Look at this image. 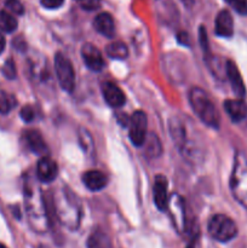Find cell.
Segmentation results:
<instances>
[{"label":"cell","instance_id":"6da1fadb","mask_svg":"<svg viewBox=\"0 0 247 248\" xmlns=\"http://www.w3.org/2000/svg\"><path fill=\"white\" fill-rule=\"evenodd\" d=\"M56 216L63 227L77 230L81 219V205L77 196L68 186L58 189L53 196Z\"/></svg>","mask_w":247,"mask_h":248},{"label":"cell","instance_id":"7a4b0ae2","mask_svg":"<svg viewBox=\"0 0 247 248\" xmlns=\"http://www.w3.org/2000/svg\"><path fill=\"white\" fill-rule=\"evenodd\" d=\"M24 201H26L27 216L31 227L39 234H44L48 230V216L45 200L38 186L26 183L24 186Z\"/></svg>","mask_w":247,"mask_h":248},{"label":"cell","instance_id":"3957f363","mask_svg":"<svg viewBox=\"0 0 247 248\" xmlns=\"http://www.w3.org/2000/svg\"><path fill=\"white\" fill-rule=\"evenodd\" d=\"M189 102L194 113L206 126L218 128L220 124V116L215 103L210 99L205 90L200 87H193L189 91Z\"/></svg>","mask_w":247,"mask_h":248},{"label":"cell","instance_id":"277c9868","mask_svg":"<svg viewBox=\"0 0 247 248\" xmlns=\"http://www.w3.org/2000/svg\"><path fill=\"white\" fill-rule=\"evenodd\" d=\"M230 190L235 200L247 208V159L244 154L237 153L230 177Z\"/></svg>","mask_w":247,"mask_h":248},{"label":"cell","instance_id":"5b68a950","mask_svg":"<svg viewBox=\"0 0 247 248\" xmlns=\"http://www.w3.org/2000/svg\"><path fill=\"white\" fill-rule=\"evenodd\" d=\"M208 234L219 242H229L237 235V227L234 220L225 215H215L207 225Z\"/></svg>","mask_w":247,"mask_h":248},{"label":"cell","instance_id":"8992f818","mask_svg":"<svg viewBox=\"0 0 247 248\" xmlns=\"http://www.w3.org/2000/svg\"><path fill=\"white\" fill-rule=\"evenodd\" d=\"M55 72L61 87L64 91L72 92L75 87V72L72 62L62 52L55 56Z\"/></svg>","mask_w":247,"mask_h":248},{"label":"cell","instance_id":"52a82bcc","mask_svg":"<svg viewBox=\"0 0 247 248\" xmlns=\"http://www.w3.org/2000/svg\"><path fill=\"white\" fill-rule=\"evenodd\" d=\"M128 136L136 147H142L147 138V130H148V119L147 114L142 110H137L133 113V115L130 118V124H128Z\"/></svg>","mask_w":247,"mask_h":248},{"label":"cell","instance_id":"ba28073f","mask_svg":"<svg viewBox=\"0 0 247 248\" xmlns=\"http://www.w3.org/2000/svg\"><path fill=\"white\" fill-rule=\"evenodd\" d=\"M166 210H169L176 229L179 232H184V229H185V203H184V199L178 194H172L169 198Z\"/></svg>","mask_w":247,"mask_h":248},{"label":"cell","instance_id":"9c48e42d","mask_svg":"<svg viewBox=\"0 0 247 248\" xmlns=\"http://www.w3.org/2000/svg\"><path fill=\"white\" fill-rule=\"evenodd\" d=\"M81 57L85 64H86V67L89 69L93 70V72H99L106 65L103 56H102V52L99 51V48L91 43H86L82 45Z\"/></svg>","mask_w":247,"mask_h":248},{"label":"cell","instance_id":"30bf717a","mask_svg":"<svg viewBox=\"0 0 247 248\" xmlns=\"http://www.w3.org/2000/svg\"><path fill=\"white\" fill-rule=\"evenodd\" d=\"M102 93L107 104L113 108H120L125 104L126 97L123 90L111 81H106L102 85Z\"/></svg>","mask_w":247,"mask_h":248},{"label":"cell","instance_id":"8fae6325","mask_svg":"<svg viewBox=\"0 0 247 248\" xmlns=\"http://www.w3.org/2000/svg\"><path fill=\"white\" fill-rule=\"evenodd\" d=\"M225 74H227L228 79H229L234 93L239 98H244L246 96V87H245L244 80H242L241 74H240L236 64L232 61L228 60L227 63H225Z\"/></svg>","mask_w":247,"mask_h":248},{"label":"cell","instance_id":"7c38bea8","mask_svg":"<svg viewBox=\"0 0 247 248\" xmlns=\"http://www.w3.org/2000/svg\"><path fill=\"white\" fill-rule=\"evenodd\" d=\"M58 166L55 160L48 156H43L36 165V176L39 181L44 183H50L57 177Z\"/></svg>","mask_w":247,"mask_h":248},{"label":"cell","instance_id":"4fadbf2b","mask_svg":"<svg viewBox=\"0 0 247 248\" xmlns=\"http://www.w3.org/2000/svg\"><path fill=\"white\" fill-rule=\"evenodd\" d=\"M154 203L160 211H166L169 203V195H167V179L162 174H157L155 177L154 189H153Z\"/></svg>","mask_w":247,"mask_h":248},{"label":"cell","instance_id":"5bb4252c","mask_svg":"<svg viewBox=\"0 0 247 248\" xmlns=\"http://www.w3.org/2000/svg\"><path fill=\"white\" fill-rule=\"evenodd\" d=\"M215 31L218 36L230 38L234 34V19L228 10H222L216 17Z\"/></svg>","mask_w":247,"mask_h":248},{"label":"cell","instance_id":"9a60e30c","mask_svg":"<svg viewBox=\"0 0 247 248\" xmlns=\"http://www.w3.org/2000/svg\"><path fill=\"white\" fill-rule=\"evenodd\" d=\"M169 128L171 138L173 140V142L176 143L177 147L179 148V150H182L189 143L188 135H186L188 132H186L185 125H184V123L181 119L176 116V118L170 119Z\"/></svg>","mask_w":247,"mask_h":248},{"label":"cell","instance_id":"2e32d148","mask_svg":"<svg viewBox=\"0 0 247 248\" xmlns=\"http://www.w3.org/2000/svg\"><path fill=\"white\" fill-rule=\"evenodd\" d=\"M224 109L234 123H240L247 118V104L242 98L227 99L224 102Z\"/></svg>","mask_w":247,"mask_h":248},{"label":"cell","instance_id":"e0dca14e","mask_svg":"<svg viewBox=\"0 0 247 248\" xmlns=\"http://www.w3.org/2000/svg\"><path fill=\"white\" fill-rule=\"evenodd\" d=\"M82 183H84V186L89 190L99 191L107 186V184H108V177L103 172L92 170V171H87L82 176Z\"/></svg>","mask_w":247,"mask_h":248},{"label":"cell","instance_id":"ac0fdd59","mask_svg":"<svg viewBox=\"0 0 247 248\" xmlns=\"http://www.w3.org/2000/svg\"><path fill=\"white\" fill-rule=\"evenodd\" d=\"M93 27L99 34L107 38H113L115 34V23L111 15L108 12H102L97 15L93 21Z\"/></svg>","mask_w":247,"mask_h":248},{"label":"cell","instance_id":"d6986e66","mask_svg":"<svg viewBox=\"0 0 247 248\" xmlns=\"http://www.w3.org/2000/svg\"><path fill=\"white\" fill-rule=\"evenodd\" d=\"M26 142L28 144L29 149L33 153L39 155H43L47 152V147H46V143L44 140L43 136L40 135V132L36 130H29L26 132Z\"/></svg>","mask_w":247,"mask_h":248},{"label":"cell","instance_id":"ffe728a7","mask_svg":"<svg viewBox=\"0 0 247 248\" xmlns=\"http://www.w3.org/2000/svg\"><path fill=\"white\" fill-rule=\"evenodd\" d=\"M87 248H113L110 239L106 232L96 230L89 236L86 242Z\"/></svg>","mask_w":247,"mask_h":248},{"label":"cell","instance_id":"44dd1931","mask_svg":"<svg viewBox=\"0 0 247 248\" xmlns=\"http://www.w3.org/2000/svg\"><path fill=\"white\" fill-rule=\"evenodd\" d=\"M145 154L149 157H159L162 153V147L161 143H160L159 137H157L155 133H149L147 135V138H145Z\"/></svg>","mask_w":247,"mask_h":248},{"label":"cell","instance_id":"7402d4cb","mask_svg":"<svg viewBox=\"0 0 247 248\" xmlns=\"http://www.w3.org/2000/svg\"><path fill=\"white\" fill-rule=\"evenodd\" d=\"M107 55L114 60H125L128 56V48L123 41H114L106 48Z\"/></svg>","mask_w":247,"mask_h":248},{"label":"cell","instance_id":"603a6c76","mask_svg":"<svg viewBox=\"0 0 247 248\" xmlns=\"http://www.w3.org/2000/svg\"><path fill=\"white\" fill-rule=\"evenodd\" d=\"M17 29V19L6 11H0V31L12 33Z\"/></svg>","mask_w":247,"mask_h":248},{"label":"cell","instance_id":"cb8c5ba5","mask_svg":"<svg viewBox=\"0 0 247 248\" xmlns=\"http://www.w3.org/2000/svg\"><path fill=\"white\" fill-rule=\"evenodd\" d=\"M79 140L80 145H81V148L84 149L85 153L91 154V153L93 152V140H92L91 135H90V132L86 128H79Z\"/></svg>","mask_w":247,"mask_h":248},{"label":"cell","instance_id":"d4e9b609","mask_svg":"<svg viewBox=\"0 0 247 248\" xmlns=\"http://www.w3.org/2000/svg\"><path fill=\"white\" fill-rule=\"evenodd\" d=\"M15 104H16V99L14 98V96L0 90V113H10L15 107Z\"/></svg>","mask_w":247,"mask_h":248},{"label":"cell","instance_id":"484cf974","mask_svg":"<svg viewBox=\"0 0 247 248\" xmlns=\"http://www.w3.org/2000/svg\"><path fill=\"white\" fill-rule=\"evenodd\" d=\"M199 40H200L201 48H202L203 53H205V57H210V47H208V39H207V33H206V29L203 26H200L199 28Z\"/></svg>","mask_w":247,"mask_h":248},{"label":"cell","instance_id":"4316f807","mask_svg":"<svg viewBox=\"0 0 247 248\" xmlns=\"http://www.w3.org/2000/svg\"><path fill=\"white\" fill-rule=\"evenodd\" d=\"M237 14L247 16V0H225Z\"/></svg>","mask_w":247,"mask_h":248},{"label":"cell","instance_id":"83f0119b","mask_svg":"<svg viewBox=\"0 0 247 248\" xmlns=\"http://www.w3.org/2000/svg\"><path fill=\"white\" fill-rule=\"evenodd\" d=\"M2 73H4V75L7 79H15V78H16L17 70L14 61L7 60L6 62H5L4 67H2Z\"/></svg>","mask_w":247,"mask_h":248},{"label":"cell","instance_id":"f1b7e54d","mask_svg":"<svg viewBox=\"0 0 247 248\" xmlns=\"http://www.w3.org/2000/svg\"><path fill=\"white\" fill-rule=\"evenodd\" d=\"M6 7L16 15H23L24 7L19 0H6Z\"/></svg>","mask_w":247,"mask_h":248},{"label":"cell","instance_id":"f546056e","mask_svg":"<svg viewBox=\"0 0 247 248\" xmlns=\"http://www.w3.org/2000/svg\"><path fill=\"white\" fill-rule=\"evenodd\" d=\"M79 4L86 11H94L101 6V0H80Z\"/></svg>","mask_w":247,"mask_h":248},{"label":"cell","instance_id":"4dcf8cb0","mask_svg":"<svg viewBox=\"0 0 247 248\" xmlns=\"http://www.w3.org/2000/svg\"><path fill=\"white\" fill-rule=\"evenodd\" d=\"M34 116H35V113H34V109L31 106H26L21 109V118L26 123H31Z\"/></svg>","mask_w":247,"mask_h":248},{"label":"cell","instance_id":"1f68e13d","mask_svg":"<svg viewBox=\"0 0 247 248\" xmlns=\"http://www.w3.org/2000/svg\"><path fill=\"white\" fill-rule=\"evenodd\" d=\"M41 5H43L45 9H58L60 6H62L64 0H40Z\"/></svg>","mask_w":247,"mask_h":248},{"label":"cell","instance_id":"d6a6232c","mask_svg":"<svg viewBox=\"0 0 247 248\" xmlns=\"http://www.w3.org/2000/svg\"><path fill=\"white\" fill-rule=\"evenodd\" d=\"M116 119H118V121L123 126H128V124H130V118H128L127 115H124L123 113H119L118 115H116Z\"/></svg>","mask_w":247,"mask_h":248},{"label":"cell","instance_id":"836d02e7","mask_svg":"<svg viewBox=\"0 0 247 248\" xmlns=\"http://www.w3.org/2000/svg\"><path fill=\"white\" fill-rule=\"evenodd\" d=\"M178 41L179 43H182L183 45H189V40H188V34L185 33V31H181V33H178Z\"/></svg>","mask_w":247,"mask_h":248},{"label":"cell","instance_id":"e575fe53","mask_svg":"<svg viewBox=\"0 0 247 248\" xmlns=\"http://www.w3.org/2000/svg\"><path fill=\"white\" fill-rule=\"evenodd\" d=\"M5 45H6V41H5V38L2 36V34L0 33V53L5 50Z\"/></svg>","mask_w":247,"mask_h":248},{"label":"cell","instance_id":"d590c367","mask_svg":"<svg viewBox=\"0 0 247 248\" xmlns=\"http://www.w3.org/2000/svg\"><path fill=\"white\" fill-rule=\"evenodd\" d=\"M0 248H7V247L4 246V245H2V244H0Z\"/></svg>","mask_w":247,"mask_h":248},{"label":"cell","instance_id":"8d00e7d4","mask_svg":"<svg viewBox=\"0 0 247 248\" xmlns=\"http://www.w3.org/2000/svg\"><path fill=\"white\" fill-rule=\"evenodd\" d=\"M186 248H195V247H194V246H193V245H189V246H188V247H186Z\"/></svg>","mask_w":247,"mask_h":248},{"label":"cell","instance_id":"74e56055","mask_svg":"<svg viewBox=\"0 0 247 248\" xmlns=\"http://www.w3.org/2000/svg\"><path fill=\"white\" fill-rule=\"evenodd\" d=\"M40 248H48V247H45V246H41Z\"/></svg>","mask_w":247,"mask_h":248},{"label":"cell","instance_id":"f35d334b","mask_svg":"<svg viewBox=\"0 0 247 248\" xmlns=\"http://www.w3.org/2000/svg\"><path fill=\"white\" fill-rule=\"evenodd\" d=\"M77 1H80V0H77Z\"/></svg>","mask_w":247,"mask_h":248}]
</instances>
